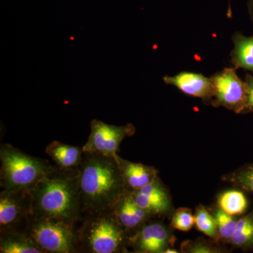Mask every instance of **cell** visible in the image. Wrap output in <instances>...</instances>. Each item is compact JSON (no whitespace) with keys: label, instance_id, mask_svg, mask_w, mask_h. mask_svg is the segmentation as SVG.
<instances>
[{"label":"cell","instance_id":"obj_1","mask_svg":"<svg viewBox=\"0 0 253 253\" xmlns=\"http://www.w3.org/2000/svg\"><path fill=\"white\" fill-rule=\"evenodd\" d=\"M32 216L74 224L81 219L79 169H54L31 190Z\"/></svg>","mask_w":253,"mask_h":253},{"label":"cell","instance_id":"obj_14","mask_svg":"<svg viewBox=\"0 0 253 253\" xmlns=\"http://www.w3.org/2000/svg\"><path fill=\"white\" fill-rule=\"evenodd\" d=\"M1 253H45L23 231L0 232Z\"/></svg>","mask_w":253,"mask_h":253},{"label":"cell","instance_id":"obj_15","mask_svg":"<svg viewBox=\"0 0 253 253\" xmlns=\"http://www.w3.org/2000/svg\"><path fill=\"white\" fill-rule=\"evenodd\" d=\"M45 151L57 167L63 169L79 167L83 160V149L60 141H52L46 146Z\"/></svg>","mask_w":253,"mask_h":253},{"label":"cell","instance_id":"obj_25","mask_svg":"<svg viewBox=\"0 0 253 253\" xmlns=\"http://www.w3.org/2000/svg\"><path fill=\"white\" fill-rule=\"evenodd\" d=\"M251 12H252V14L253 16V0H252V1H251Z\"/></svg>","mask_w":253,"mask_h":253},{"label":"cell","instance_id":"obj_23","mask_svg":"<svg viewBox=\"0 0 253 253\" xmlns=\"http://www.w3.org/2000/svg\"><path fill=\"white\" fill-rule=\"evenodd\" d=\"M247 87V102H246L245 111L253 112V77L248 76L246 81Z\"/></svg>","mask_w":253,"mask_h":253},{"label":"cell","instance_id":"obj_5","mask_svg":"<svg viewBox=\"0 0 253 253\" xmlns=\"http://www.w3.org/2000/svg\"><path fill=\"white\" fill-rule=\"evenodd\" d=\"M25 232L45 253H76L79 248L72 223L31 216Z\"/></svg>","mask_w":253,"mask_h":253},{"label":"cell","instance_id":"obj_22","mask_svg":"<svg viewBox=\"0 0 253 253\" xmlns=\"http://www.w3.org/2000/svg\"><path fill=\"white\" fill-rule=\"evenodd\" d=\"M236 246H243L253 241V224L244 230L236 231L230 240Z\"/></svg>","mask_w":253,"mask_h":253},{"label":"cell","instance_id":"obj_8","mask_svg":"<svg viewBox=\"0 0 253 253\" xmlns=\"http://www.w3.org/2000/svg\"><path fill=\"white\" fill-rule=\"evenodd\" d=\"M218 104L236 113H242L247 102V87L232 68H226L211 78Z\"/></svg>","mask_w":253,"mask_h":253},{"label":"cell","instance_id":"obj_13","mask_svg":"<svg viewBox=\"0 0 253 253\" xmlns=\"http://www.w3.org/2000/svg\"><path fill=\"white\" fill-rule=\"evenodd\" d=\"M164 81L179 88L185 94L196 97L209 98L214 96L212 79L201 74L182 72L173 77L166 76Z\"/></svg>","mask_w":253,"mask_h":253},{"label":"cell","instance_id":"obj_17","mask_svg":"<svg viewBox=\"0 0 253 253\" xmlns=\"http://www.w3.org/2000/svg\"><path fill=\"white\" fill-rule=\"evenodd\" d=\"M219 208L230 215L242 214L248 208V201L241 191L231 190L219 196L218 199Z\"/></svg>","mask_w":253,"mask_h":253},{"label":"cell","instance_id":"obj_11","mask_svg":"<svg viewBox=\"0 0 253 253\" xmlns=\"http://www.w3.org/2000/svg\"><path fill=\"white\" fill-rule=\"evenodd\" d=\"M111 212L126 232L141 227L151 216L136 204L129 191L118 200Z\"/></svg>","mask_w":253,"mask_h":253},{"label":"cell","instance_id":"obj_4","mask_svg":"<svg viewBox=\"0 0 253 253\" xmlns=\"http://www.w3.org/2000/svg\"><path fill=\"white\" fill-rule=\"evenodd\" d=\"M78 232L81 249L91 253L121 252L126 240V231L111 211L89 214Z\"/></svg>","mask_w":253,"mask_h":253},{"label":"cell","instance_id":"obj_16","mask_svg":"<svg viewBox=\"0 0 253 253\" xmlns=\"http://www.w3.org/2000/svg\"><path fill=\"white\" fill-rule=\"evenodd\" d=\"M234 45L233 59L235 64L239 67L253 71V36H236Z\"/></svg>","mask_w":253,"mask_h":253},{"label":"cell","instance_id":"obj_24","mask_svg":"<svg viewBox=\"0 0 253 253\" xmlns=\"http://www.w3.org/2000/svg\"><path fill=\"white\" fill-rule=\"evenodd\" d=\"M164 253H177L178 251L174 249H167L165 251Z\"/></svg>","mask_w":253,"mask_h":253},{"label":"cell","instance_id":"obj_12","mask_svg":"<svg viewBox=\"0 0 253 253\" xmlns=\"http://www.w3.org/2000/svg\"><path fill=\"white\" fill-rule=\"evenodd\" d=\"M115 159L117 161L126 189L129 192L141 189L158 178L157 170L154 167L130 162L118 155Z\"/></svg>","mask_w":253,"mask_h":253},{"label":"cell","instance_id":"obj_19","mask_svg":"<svg viewBox=\"0 0 253 253\" xmlns=\"http://www.w3.org/2000/svg\"><path fill=\"white\" fill-rule=\"evenodd\" d=\"M214 219L217 224L218 234L222 239L231 240L236 232L237 221L232 217V215L224 212L220 208L216 212Z\"/></svg>","mask_w":253,"mask_h":253},{"label":"cell","instance_id":"obj_21","mask_svg":"<svg viewBox=\"0 0 253 253\" xmlns=\"http://www.w3.org/2000/svg\"><path fill=\"white\" fill-rule=\"evenodd\" d=\"M231 181L239 187L253 193V165L234 173L231 176Z\"/></svg>","mask_w":253,"mask_h":253},{"label":"cell","instance_id":"obj_7","mask_svg":"<svg viewBox=\"0 0 253 253\" xmlns=\"http://www.w3.org/2000/svg\"><path fill=\"white\" fill-rule=\"evenodd\" d=\"M90 127L88 140L82 148L83 153L110 158H116L123 139L134 132V127L131 125L113 126L95 119L91 121Z\"/></svg>","mask_w":253,"mask_h":253},{"label":"cell","instance_id":"obj_10","mask_svg":"<svg viewBox=\"0 0 253 253\" xmlns=\"http://www.w3.org/2000/svg\"><path fill=\"white\" fill-rule=\"evenodd\" d=\"M169 234L166 226L154 222L143 225L132 239L136 252L144 253H164L167 249Z\"/></svg>","mask_w":253,"mask_h":253},{"label":"cell","instance_id":"obj_20","mask_svg":"<svg viewBox=\"0 0 253 253\" xmlns=\"http://www.w3.org/2000/svg\"><path fill=\"white\" fill-rule=\"evenodd\" d=\"M196 223V217L191 211L181 208L174 213L172 220V226L174 229L181 231H188L192 229Z\"/></svg>","mask_w":253,"mask_h":253},{"label":"cell","instance_id":"obj_3","mask_svg":"<svg viewBox=\"0 0 253 253\" xmlns=\"http://www.w3.org/2000/svg\"><path fill=\"white\" fill-rule=\"evenodd\" d=\"M2 190L31 191L54 167L46 160L24 154L10 144L0 147Z\"/></svg>","mask_w":253,"mask_h":253},{"label":"cell","instance_id":"obj_18","mask_svg":"<svg viewBox=\"0 0 253 253\" xmlns=\"http://www.w3.org/2000/svg\"><path fill=\"white\" fill-rule=\"evenodd\" d=\"M195 217V224L201 232L213 239L217 236L218 231L215 219L212 217L204 207H200L198 209Z\"/></svg>","mask_w":253,"mask_h":253},{"label":"cell","instance_id":"obj_2","mask_svg":"<svg viewBox=\"0 0 253 253\" xmlns=\"http://www.w3.org/2000/svg\"><path fill=\"white\" fill-rule=\"evenodd\" d=\"M78 169L83 212L111 211L127 191L114 158L83 153Z\"/></svg>","mask_w":253,"mask_h":253},{"label":"cell","instance_id":"obj_6","mask_svg":"<svg viewBox=\"0 0 253 253\" xmlns=\"http://www.w3.org/2000/svg\"><path fill=\"white\" fill-rule=\"evenodd\" d=\"M32 216L30 191L2 190L0 193V232L23 231Z\"/></svg>","mask_w":253,"mask_h":253},{"label":"cell","instance_id":"obj_9","mask_svg":"<svg viewBox=\"0 0 253 253\" xmlns=\"http://www.w3.org/2000/svg\"><path fill=\"white\" fill-rule=\"evenodd\" d=\"M134 201L150 215L163 214L170 206L169 196L158 179L136 191H131Z\"/></svg>","mask_w":253,"mask_h":253}]
</instances>
